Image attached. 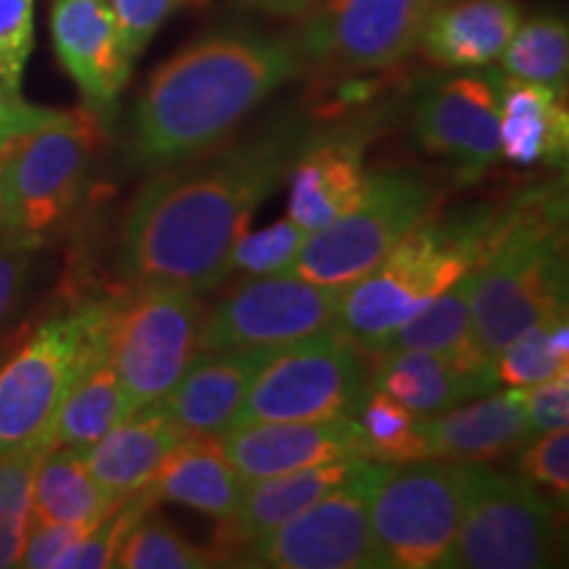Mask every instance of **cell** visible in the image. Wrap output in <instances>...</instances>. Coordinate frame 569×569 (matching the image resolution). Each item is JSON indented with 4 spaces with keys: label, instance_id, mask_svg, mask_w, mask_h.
<instances>
[{
    "label": "cell",
    "instance_id": "16",
    "mask_svg": "<svg viewBox=\"0 0 569 569\" xmlns=\"http://www.w3.org/2000/svg\"><path fill=\"white\" fill-rule=\"evenodd\" d=\"M224 451L243 482L274 478L346 459H369L356 417L293 419L234 427L222 436Z\"/></svg>",
    "mask_w": 569,
    "mask_h": 569
},
{
    "label": "cell",
    "instance_id": "42",
    "mask_svg": "<svg viewBox=\"0 0 569 569\" xmlns=\"http://www.w3.org/2000/svg\"><path fill=\"white\" fill-rule=\"evenodd\" d=\"M63 111L46 109V106L27 103L19 90L0 82V148L19 134L38 130V127L59 119Z\"/></svg>",
    "mask_w": 569,
    "mask_h": 569
},
{
    "label": "cell",
    "instance_id": "29",
    "mask_svg": "<svg viewBox=\"0 0 569 569\" xmlns=\"http://www.w3.org/2000/svg\"><path fill=\"white\" fill-rule=\"evenodd\" d=\"M117 503V498L92 478L84 453L69 446H53L34 472L32 519L40 522L96 528Z\"/></svg>",
    "mask_w": 569,
    "mask_h": 569
},
{
    "label": "cell",
    "instance_id": "10",
    "mask_svg": "<svg viewBox=\"0 0 569 569\" xmlns=\"http://www.w3.org/2000/svg\"><path fill=\"white\" fill-rule=\"evenodd\" d=\"M369 356L336 325L277 351L253 377L234 427L356 417L369 396Z\"/></svg>",
    "mask_w": 569,
    "mask_h": 569
},
{
    "label": "cell",
    "instance_id": "24",
    "mask_svg": "<svg viewBox=\"0 0 569 569\" xmlns=\"http://www.w3.org/2000/svg\"><path fill=\"white\" fill-rule=\"evenodd\" d=\"M522 21L517 0H459L427 13L417 46L446 69H482L498 61Z\"/></svg>",
    "mask_w": 569,
    "mask_h": 569
},
{
    "label": "cell",
    "instance_id": "35",
    "mask_svg": "<svg viewBox=\"0 0 569 569\" xmlns=\"http://www.w3.org/2000/svg\"><path fill=\"white\" fill-rule=\"evenodd\" d=\"M306 238L309 232L290 219H280L259 232L246 230L230 253V272H243L248 277L290 272Z\"/></svg>",
    "mask_w": 569,
    "mask_h": 569
},
{
    "label": "cell",
    "instance_id": "6",
    "mask_svg": "<svg viewBox=\"0 0 569 569\" xmlns=\"http://www.w3.org/2000/svg\"><path fill=\"white\" fill-rule=\"evenodd\" d=\"M106 303L48 317L0 367V457L51 436L63 396L103 348Z\"/></svg>",
    "mask_w": 569,
    "mask_h": 569
},
{
    "label": "cell",
    "instance_id": "25",
    "mask_svg": "<svg viewBox=\"0 0 569 569\" xmlns=\"http://www.w3.org/2000/svg\"><path fill=\"white\" fill-rule=\"evenodd\" d=\"M246 482L227 457L222 436H182L156 469L151 496L224 522L238 509Z\"/></svg>",
    "mask_w": 569,
    "mask_h": 569
},
{
    "label": "cell",
    "instance_id": "2",
    "mask_svg": "<svg viewBox=\"0 0 569 569\" xmlns=\"http://www.w3.org/2000/svg\"><path fill=\"white\" fill-rule=\"evenodd\" d=\"M293 42L213 32L163 61L132 109L130 161L161 169L224 142L248 113L298 74Z\"/></svg>",
    "mask_w": 569,
    "mask_h": 569
},
{
    "label": "cell",
    "instance_id": "22",
    "mask_svg": "<svg viewBox=\"0 0 569 569\" xmlns=\"http://www.w3.org/2000/svg\"><path fill=\"white\" fill-rule=\"evenodd\" d=\"M369 388L398 398L417 417L448 411L498 388L493 369H469L443 353H369Z\"/></svg>",
    "mask_w": 569,
    "mask_h": 569
},
{
    "label": "cell",
    "instance_id": "30",
    "mask_svg": "<svg viewBox=\"0 0 569 569\" xmlns=\"http://www.w3.org/2000/svg\"><path fill=\"white\" fill-rule=\"evenodd\" d=\"M498 61H501V74L511 80L565 90L569 71V30L565 17L540 13L519 21Z\"/></svg>",
    "mask_w": 569,
    "mask_h": 569
},
{
    "label": "cell",
    "instance_id": "38",
    "mask_svg": "<svg viewBox=\"0 0 569 569\" xmlns=\"http://www.w3.org/2000/svg\"><path fill=\"white\" fill-rule=\"evenodd\" d=\"M184 0H109L124 51L134 61Z\"/></svg>",
    "mask_w": 569,
    "mask_h": 569
},
{
    "label": "cell",
    "instance_id": "4",
    "mask_svg": "<svg viewBox=\"0 0 569 569\" xmlns=\"http://www.w3.org/2000/svg\"><path fill=\"white\" fill-rule=\"evenodd\" d=\"M475 340L496 359L528 327L567 311V224L557 188L519 198L488 259L472 272Z\"/></svg>",
    "mask_w": 569,
    "mask_h": 569
},
{
    "label": "cell",
    "instance_id": "33",
    "mask_svg": "<svg viewBox=\"0 0 569 569\" xmlns=\"http://www.w3.org/2000/svg\"><path fill=\"white\" fill-rule=\"evenodd\" d=\"M217 565H224L222 553L196 546L153 509L127 530L113 557V567L122 569H209Z\"/></svg>",
    "mask_w": 569,
    "mask_h": 569
},
{
    "label": "cell",
    "instance_id": "3",
    "mask_svg": "<svg viewBox=\"0 0 569 569\" xmlns=\"http://www.w3.org/2000/svg\"><path fill=\"white\" fill-rule=\"evenodd\" d=\"M507 224V209L427 217L386 259L343 290L336 327L367 356L443 290L478 269Z\"/></svg>",
    "mask_w": 569,
    "mask_h": 569
},
{
    "label": "cell",
    "instance_id": "40",
    "mask_svg": "<svg viewBox=\"0 0 569 569\" xmlns=\"http://www.w3.org/2000/svg\"><path fill=\"white\" fill-rule=\"evenodd\" d=\"M90 528L67 522H40L30 519L24 546H21L19 567L27 569H59L67 553L80 543Z\"/></svg>",
    "mask_w": 569,
    "mask_h": 569
},
{
    "label": "cell",
    "instance_id": "19",
    "mask_svg": "<svg viewBox=\"0 0 569 569\" xmlns=\"http://www.w3.org/2000/svg\"><path fill=\"white\" fill-rule=\"evenodd\" d=\"M365 134H311L288 172V219L306 232H317L346 213L365 193Z\"/></svg>",
    "mask_w": 569,
    "mask_h": 569
},
{
    "label": "cell",
    "instance_id": "21",
    "mask_svg": "<svg viewBox=\"0 0 569 569\" xmlns=\"http://www.w3.org/2000/svg\"><path fill=\"white\" fill-rule=\"evenodd\" d=\"M417 432L425 459L490 461L517 451L532 438L519 388L467 401L440 415L419 417Z\"/></svg>",
    "mask_w": 569,
    "mask_h": 569
},
{
    "label": "cell",
    "instance_id": "17",
    "mask_svg": "<svg viewBox=\"0 0 569 569\" xmlns=\"http://www.w3.org/2000/svg\"><path fill=\"white\" fill-rule=\"evenodd\" d=\"M51 38L61 67L80 88L88 111H109L130 82L124 51L109 0H53Z\"/></svg>",
    "mask_w": 569,
    "mask_h": 569
},
{
    "label": "cell",
    "instance_id": "11",
    "mask_svg": "<svg viewBox=\"0 0 569 569\" xmlns=\"http://www.w3.org/2000/svg\"><path fill=\"white\" fill-rule=\"evenodd\" d=\"M469 461H386L369 490V525L390 569L443 565L465 509Z\"/></svg>",
    "mask_w": 569,
    "mask_h": 569
},
{
    "label": "cell",
    "instance_id": "32",
    "mask_svg": "<svg viewBox=\"0 0 569 569\" xmlns=\"http://www.w3.org/2000/svg\"><path fill=\"white\" fill-rule=\"evenodd\" d=\"M51 448V436H42L0 457V569L19 567L32 519V480Z\"/></svg>",
    "mask_w": 569,
    "mask_h": 569
},
{
    "label": "cell",
    "instance_id": "1",
    "mask_svg": "<svg viewBox=\"0 0 569 569\" xmlns=\"http://www.w3.org/2000/svg\"><path fill=\"white\" fill-rule=\"evenodd\" d=\"M309 138L306 122L288 117L161 167L124 213L117 253L124 280L193 293L224 282L234 243Z\"/></svg>",
    "mask_w": 569,
    "mask_h": 569
},
{
    "label": "cell",
    "instance_id": "23",
    "mask_svg": "<svg viewBox=\"0 0 569 569\" xmlns=\"http://www.w3.org/2000/svg\"><path fill=\"white\" fill-rule=\"evenodd\" d=\"M182 432L169 417L163 401L134 409L113 430L84 451V465L109 493L122 501L151 486L156 469Z\"/></svg>",
    "mask_w": 569,
    "mask_h": 569
},
{
    "label": "cell",
    "instance_id": "9",
    "mask_svg": "<svg viewBox=\"0 0 569 569\" xmlns=\"http://www.w3.org/2000/svg\"><path fill=\"white\" fill-rule=\"evenodd\" d=\"M438 193L409 172H377L346 213L306 238L290 274L322 288H351L407 234L432 217Z\"/></svg>",
    "mask_w": 569,
    "mask_h": 569
},
{
    "label": "cell",
    "instance_id": "41",
    "mask_svg": "<svg viewBox=\"0 0 569 569\" xmlns=\"http://www.w3.org/2000/svg\"><path fill=\"white\" fill-rule=\"evenodd\" d=\"M525 398V411L532 436L551 430H565L569 425V369L538 382V386L519 388Z\"/></svg>",
    "mask_w": 569,
    "mask_h": 569
},
{
    "label": "cell",
    "instance_id": "12",
    "mask_svg": "<svg viewBox=\"0 0 569 569\" xmlns=\"http://www.w3.org/2000/svg\"><path fill=\"white\" fill-rule=\"evenodd\" d=\"M382 467L386 461H375L359 480L246 546L238 559L267 569H388L369 525V490Z\"/></svg>",
    "mask_w": 569,
    "mask_h": 569
},
{
    "label": "cell",
    "instance_id": "8",
    "mask_svg": "<svg viewBox=\"0 0 569 569\" xmlns=\"http://www.w3.org/2000/svg\"><path fill=\"white\" fill-rule=\"evenodd\" d=\"M559 509L551 498L490 469L467 465L461 522L443 569H540L559 561Z\"/></svg>",
    "mask_w": 569,
    "mask_h": 569
},
{
    "label": "cell",
    "instance_id": "26",
    "mask_svg": "<svg viewBox=\"0 0 569 569\" xmlns=\"http://www.w3.org/2000/svg\"><path fill=\"white\" fill-rule=\"evenodd\" d=\"M498 88V140L501 156L519 167L565 163L569 148V117L565 90L549 84L493 74Z\"/></svg>",
    "mask_w": 569,
    "mask_h": 569
},
{
    "label": "cell",
    "instance_id": "36",
    "mask_svg": "<svg viewBox=\"0 0 569 569\" xmlns=\"http://www.w3.org/2000/svg\"><path fill=\"white\" fill-rule=\"evenodd\" d=\"M517 472L528 486L543 490L546 498L565 507L569 496V432L551 430L532 436L522 446Z\"/></svg>",
    "mask_w": 569,
    "mask_h": 569
},
{
    "label": "cell",
    "instance_id": "18",
    "mask_svg": "<svg viewBox=\"0 0 569 569\" xmlns=\"http://www.w3.org/2000/svg\"><path fill=\"white\" fill-rule=\"evenodd\" d=\"M280 348L201 351L161 398L182 436H224L243 407L253 377Z\"/></svg>",
    "mask_w": 569,
    "mask_h": 569
},
{
    "label": "cell",
    "instance_id": "31",
    "mask_svg": "<svg viewBox=\"0 0 569 569\" xmlns=\"http://www.w3.org/2000/svg\"><path fill=\"white\" fill-rule=\"evenodd\" d=\"M498 386L530 388L569 369L567 311L522 330L496 353Z\"/></svg>",
    "mask_w": 569,
    "mask_h": 569
},
{
    "label": "cell",
    "instance_id": "14",
    "mask_svg": "<svg viewBox=\"0 0 569 569\" xmlns=\"http://www.w3.org/2000/svg\"><path fill=\"white\" fill-rule=\"evenodd\" d=\"M432 0H325L306 30V51L348 69L396 67L417 48Z\"/></svg>",
    "mask_w": 569,
    "mask_h": 569
},
{
    "label": "cell",
    "instance_id": "15",
    "mask_svg": "<svg viewBox=\"0 0 569 569\" xmlns=\"http://www.w3.org/2000/svg\"><path fill=\"white\" fill-rule=\"evenodd\" d=\"M415 132L427 153L457 163L467 180L488 172L501 159L493 74L448 77L419 92Z\"/></svg>",
    "mask_w": 569,
    "mask_h": 569
},
{
    "label": "cell",
    "instance_id": "37",
    "mask_svg": "<svg viewBox=\"0 0 569 569\" xmlns=\"http://www.w3.org/2000/svg\"><path fill=\"white\" fill-rule=\"evenodd\" d=\"M34 48V0H0V82L21 90Z\"/></svg>",
    "mask_w": 569,
    "mask_h": 569
},
{
    "label": "cell",
    "instance_id": "34",
    "mask_svg": "<svg viewBox=\"0 0 569 569\" xmlns=\"http://www.w3.org/2000/svg\"><path fill=\"white\" fill-rule=\"evenodd\" d=\"M356 419L367 438L369 459L390 461V465L425 459L422 440L417 432L419 417L403 407L398 398L372 388Z\"/></svg>",
    "mask_w": 569,
    "mask_h": 569
},
{
    "label": "cell",
    "instance_id": "20",
    "mask_svg": "<svg viewBox=\"0 0 569 569\" xmlns=\"http://www.w3.org/2000/svg\"><path fill=\"white\" fill-rule=\"evenodd\" d=\"M375 467V459H346L330 465L298 469V472L274 475V478L246 482L238 509L222 522L217 549L222 557H238L246 546L267 536L269 530L280 528L290 517L301 515L303 509L315 507L332 490L359 480Z\"/></svg>",
    "mask_w": 569,
    "mask_h": 569
},
{
    "label": "cell",
    "instance_id": "28",
    "mask_svg": "<svg viewBox=\"0 0 569 569\" xmlns=\"http://www.w3.org/2000/svg\"><path fill=\"white\" fill-rule=\"evenodd\" d=\"M138 409L106 359V343L63 396L51 425V443L88 451Z\"/></svg>",
    "mask_w": 569,
    "mask_h": 569
},
{
    "label": "cell",
    "instance_id": "39",
    "mask_svg": "<svg viewBox=\"0 0 569 569\" xmlns=\"http://www.w3.org/2000/svg\"><path fill=\"white\" fill-rule=\"evenodd\" d=\"M38 243V238H27V234L0 227V330L19 309Z\"/></svg>",
    "mask_w": 569,
    "mask_h": 569
},
{
    "label": "cell",
    "instance_id": "5",
    "mask_svg": "<svg viewBox=\"0 0 569 569\" xmlns=\"http://www.w3.org/2000/svg\"><path fill=\"white\" fill-rule=\"evenodd\" d=\"M98 140V117L84 109L63 111L6 142L0 148V227L40 240L63 222L88 188Z\"/></svg>",
    "mask_w": 569,
    "mask_h": 569
},
{
    "label": "cell",
    "instance_id": "13",
    "mask_svg": "<svg viewBox=\"0 0 569 569\" xmlns=\"http://www.w3.org/2000/svg\"><path fill=\"white\" fill-rule=\"evenodd\" d=\"M343 290L284 272L251 277L203 319L201 351L284 348L336 325Z\"/></svg>",
    "mask_w": 569,
    "mask_h": 569
},
{
    "label": "cell",
    "instance_id": "27",
    "mask_svg": "<svg viewBox=\"0 0 569 569\" xmlns=\"http://www.w3.org/2000/svg\"><path fill=\"white\" fill-rule=\"evenodd\" d=\"M475 272V269H472ZM472 272L443 290L436 301L417 311L409 322H403L393 336L386 338L377 348L380 351H430L443 353L469 369H493L496 361L480 351L475 340L472 309Z\"/></svg>",
    "mask_w": 569,
    "mask_h": 569
},
{
    "label": "cell",
    "instance_id": "43",
    "mask_svg": "<svg viewBox=\"0 0 569 569\" xmlns=\"http://www.w3.org/2000/svg\"><path fill=\"white\" fill-rule=\"evenodd\" d=\"M253 6L264 9L269 13H280V17H296L309 9L311 0H251Z\"/></svg>",
    "mask_w": 569,
    "mask_h": 569
},
{
    "label": "cell",
    "instance_id": "7",
    "mask_svg": "<svg viewBox=\"0 0 569 569\" xmlns=\"http://www.w3.org/2000/svg\"><path fill=\"white\" fill-rule=\"evenodd\" d=\"M201 293L161 284H130L106 303V359L134 407L159 401L201 353Z\"/></svg>",
    "mask_w": 569,
    "mask_h": 569
}]
</instances>
